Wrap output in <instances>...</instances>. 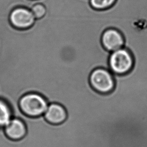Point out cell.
I'll return each instance as SVG.
<instances>
[{
    "instance_id": "cell-5",
    "label": "cell",
    "mask_w": 147,
    "mask_h": 147,
    "mask_svg": "<svg viewBox=\"0 0 147 147\" xmlns=\"http://www.w3.org/2000/svg\"><path fill=\"white\" fill-rule=\"evenodd\" d=\"M4 134L7 139L12 141H19L26 137L28 128L23 120L13 117L3 129Z\"/></svg>"
},
{
    "instance_id": "cell-10",
    "label": "cell",
    "mask_w": 147,
    "mask_h": 147,
    "mask_svg": "<svg viewBox=\"0 0 147 147\" xmlns=\"http://www.w3.org/2000/svg\"><path fill=\"white\" fill-rule=\"evenodd\" d=\"M31 11L36 19L40 20L46 16L47 9L43 4H37L32 6Z\"/></svg>"
},
{
    "instance_id": "cell-9",
    "label": "cell",
    "mask_w": 147,
    "mask_h": 147,
    "mask_svg": "<svg viewBox=\"0 0 147 147\" xmlns=\"http://www.w3.org/2000/svg\"><path fill=\"white\" fill-rule=\"evenodd\" d=\"M116 0H90L92 7L96 10L107 9L113 6Z\"/></svg>"
},
{
    "instance_id": "cell-4",
    "label": "cell",
    "mask_w": 147,
    "mask_h": 147,
    "mask_svg": "<svg viewBox=\"0 0 147 147\" xmlns=\"http://www.w3.org/2000/svg\"><path fill=\"white\" fill-rule=\"evenodd\" d=\"M9 20L10 24L14 28L19 30H26L34 25L36 19L31 10L19 7L12 10Z\"/></svg>"
},
{
    "instance_id": "cell-2",
    "label": "cell",
    "mask_w": 147,
    "mask_h": 147,
    "mask_svg": "<svg viewBox=\"0 0 147 147\" xmlns=\"http://www.w3.org/2000/svg\"><path fill=\"white\" fill-rule=\"evenodd\" d=\"M134 60L129 50L121 48L112 52L110 55L108 64L113 74L123 75L129 72L133 67Z\"/></svg>"
},
{
    "instance_id": "cell-8",
    "label": "cell",
    "mask_w": 147,
    "mask_h": 147,
    "mask_svg": "<svg viewBox=\"0 0 147 147\" xmlns=\"http://www.w3.org/2000/svg\"><path fill=\"white\" fill-rule=\"evenodd\" d=\"M13 117L12 109L9 103L0 98V129H4Z\"/></svg>"
},
{
    "instance_id": "cell-1",
    "label": "cell",
    "mask_w": 147,
    "mask_h": 147,
    "mask_svg": "<svg viewBox=\"0 0 147 147\" xmlns=\"http://www.w3.org/2000/svg\"><path fill=\"white\" fill-rule=\"evenodd\" d=\"M49 103L44 96L36 92H29L20 98L19 106L24 115L32 118L44 115Z\"/></svg>"
},
{
    "instance_id": "cell-6",
    "label": "cell",
    "mask_w": 147,
    "mask_h": 147,
    "mask_svg": "<svg viewBox=\"0 0 147 147\" xmlns=\"http://www.w3.org/2000/svg\"><path fill=\"white\" fill-rule=\"evenodd\" d=\"M101 42L104 48L111 53L123 48L125 39L118 30L114 28H109L105 30L102 34Z\"/></svg>"
},
{
    "instance_id": "cell-3",
    "label": "cell",
    "mask_w": 147,
    "mask_h": 147,
    "mask_svg": "<svg viewBox=\"0 0 147 147\" xmlns=\"http://www.w3.org/2000/svg\"><path fill=\"white\" fill-rule=\"evenodd\" d=\"M89 81L92 88L100 94H108L115 86L113 74L110 69L104 68L93 70L90 75Z\"/></svg>"
},
{
    "instance_id": "cell-7",
    "label": "cell",
    "mask_w": 147,
    "mask_h": 147,
    "mask_svg": "<svg viewBox=\"0 0 147 147\" xmlns=\"http://www.w3.org/2000/svg\"><path fill=\"white\" fill-rule=\"evenodd\" d=\"M44 117L46 121L50 124L60 125L66 121L68 113L62 105L53 102L48 105Z\"/></svg>"
}]
</instances>
